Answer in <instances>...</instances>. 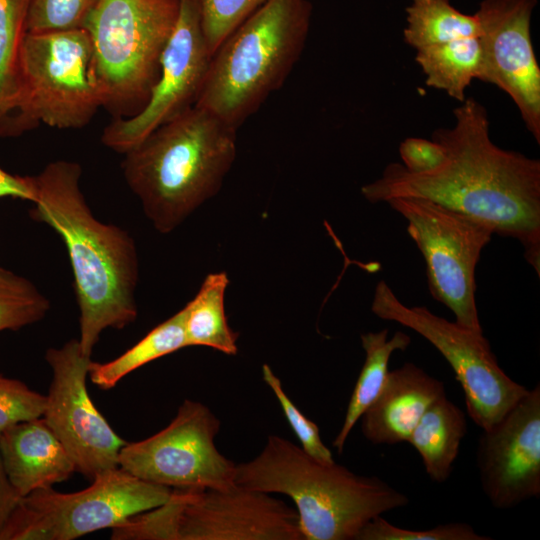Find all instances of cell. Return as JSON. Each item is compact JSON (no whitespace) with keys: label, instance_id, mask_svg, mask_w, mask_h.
I'll use <instances>...</instances> for the list:
<instances>
[{"label":"cell","instance_id":"6da1fadb","mask_svg":"<svg viewBox=\"0 0 540 540\" xmlns=\"http://www.w3.org/2000/svg\"><path fill=\"white\" fill-rule=\"evenodd\" d=\"M453 113L454 124L432 134L443 150L435 168L412 173L390 163L362 195L371 203L424 198L473 217L519 241L540 276V161L494 144L488 112L476 99L466 97Z\"/></svg>","mask_w":540,"mask_h":540},{"label":"cell","instance_id":"7a4b0ae2","mask_svg":"<svg viewBox=\"0 0 540 540\" xmlns=\"http://www.w3.org/2000/svg\"><path fill=\"white\" fill-rule=\"evenodd\" d=\"M80 176V165L66 160L30 176V216L53 228L65 243L80 310L78 340L82 352L91 356L105 329H123L136 319L139 268L133 238L94 217L80 190Z\"/></svg>","mask_w":540,"mask_h":540},{"label":"cell","instance_id":"3957f363","mask_svg":"<svg viewBox=\"0 0 540 540\" xmlns=\"http://www.w3.org/2000/svg\"><path fill=\"white\" fill-rule=\"evenodd\" d=\"M236 131L193 106L124 154V178L157 231H173L220 190L236 157Z\"/></svg>","mask_w":540,"mask_h":540},{"label":"cell","instance_id":"277c9868","mask_svg":"<svg viewBox=\"0 0 540 540\" xmlns=\"http://www.w3.org/2000/svg\"><path fill=\"white\" fill-rule=\"evenodd\" d=\"M235 484L290 497L303 540H356L374 517L409 504V498L376 476L323 463L301 447L270 435L258 456L236 464Z\"/></svg>","mask_w":540,"mask_h":540},{"label":"cell","instance_id":"5b68a950","mask_svg":"<svg viewBox=\"0 0 540 540\" xmlns=\"http://www.w3.org/2000/svg\"><path fill=\"white\" fill-rule=\"evenodd\" d=\"M311 16L309 0H267L213 54L194 106L238 129L286 81Z\"/></svg>","mask_w":540,"mask_h":540},{"label":"cell","instance_id":"8992f818","mask_svg":"<svg viewBox=\"0 0 540 540\" xmlns=\"http://www.w3.org/2000/svg\"><path fill=\"white\" fill-rule=\"evenodd\" d=\"M179 13V0H98L84 29L101 105L129 118L147 103Z\"/></svg>","mask_w":540,"mask_h":540},{"label":"cell","instance_id":"52a82bcc","mask_svg":"<svg viewBox=\"0 0 540 540\" xmlns=\"http://www.w3.org/2000/svg\"><path fill=\"white\" fill-rule=\"evenodd\" d=\"M100 107L88 32H26L15 96L0 119V134H19L39 123L59 129L82 128Z\"/></svg>","mask_w":540,"mask_h":540},{"label":"cell","instance_id":"ba28073f","mask_svg":"<svg viewBox=\"0 0 540 540\" xmlns=\"http://www.w3.org/2000/svg\"><path fill=\"white\" fill-rule=\"evenodd\" d=\"M112 540H303L296 509L269 493L171 489L161 505L111 529Z\"/></svg>","mask_w":540,"mask_h":540},{"label":"cell","instance_id":"9c48e42d","mask_svg":"<svg viewBox=\"0 0 540 540\" xmlns=\"http://www.w3.org/2000/svg\"><path fill=\"white\" fill-rule=\"evenodd\" d=\"M171 488L141 480L119 466L96 475L89 487L63 493L52 487L21 497L0 540H73L112 529L163 504Z\"/></svg>","mask_w":540,"mask_h":540},{"label":"cell","instance_id":"30bf717a","mask_svg":"<svg viewBox=\"0 0 540 540\" xmlns=\"http://www.w3.org/2000/svg\"><path fill=\"white\" fill-rule=\"evenodd\" d=\"M371 311L429 341L446 359L462 387L467 413L482 430L495 425L527 393L499 366L483 332L460 326L425 306H407L386 281L375 287Z\"/></svg>","mask_w":540,"mask_h":540},{"label":"cell","instance_id":"8fae6325","mask_svg":"<svg viewBox=\"0 0 540 540\" xmlns=\"http://www.w3.org/2000/svg\"><path fill=\"white\" fill-rule=\"evenodd\" d=\"M422 253L431 296L462 327L483 332L476 306L475 270L493 231L481 221L424 198L390 199Z\"/></svg>","mask_w":540,"mask_h":540},{"label":"cell","instance_id":"7c38bea8","mask_svg":"<svg viewBox=\"0 0 540 540\" xmlns=\"http://www.w3.org/2000/svg\"><path fill=\"white\" fill-rule=\"evenodd\" d=\"M219 419L204 404L186 399L167 427L120 450L118 466L171 489H225L235 485L236 464L215 444Z\"/></svg>","mask_w":540,"mask_h":540},{"label":"cell","instance_id":"4fadbf2b","mask_svg":"<svg viewBox=\"0 0 540 540\" xmlns=\"http://www.w3.org/2000/svg\"><path fill=\"white\" fill-rule=\"evenodd\" d=\"M199 0H179V13L160 59V74L146 105L129 118H114L102 143L125 154L159 126L193 107L212 59Z\"/></svg>","mask_w":540,"mask_h":540},{"label":"cell","instance_id":"5bb4252c","mask_svg":"<svg viewBox=\"0 0 540 540\" xmlns=\"http://www.w3.org/2000/svg\"><path fill=\"white\" fill-rule=\"evenodd\" d=\"M45 359L52 371L42 417L69 454L76 472L93 479L118 467L121 448L127 443L93 404L86 379L91 356L79 340L49 348Z\"/></svg>","mask_w":540,"mask_h":540},{"label":"cell","instance_id":"9a60e30c","mask_svg":"<svg viewBox=\"0 0 540 540\" xmlns=\"http://www.w3.org/2000/svg\"><path fill=\"white\" fill-rule=\"evenodd\" d=\"M536 0H482L474 13L481 33V81L497 86L516 105L540 143V68L531 39Z\"/></svg>","mask_w":540,"mask_h":540},{"label":"cell","instance_id":"2e32d148","mask_svg":"<svg viewBox=\"0 0 540 540\" xmlns=\"http://www.w3.org/2000/svg\"><path fill=\"white\" fill-rule=\"evenodd\" d=\"M482 489L498 509L540 495V385L487 430L477 447Z\"/></svg>","mask_w":540,"mask_h":540},{"label":"cell","instance_id":"e0dca14e","mask_svg":"<svg viewBox=\"0 0 540 540\" xmlns=\"http://www.w3.org/2000/svg\"><path fill=\"white\" fill-rule=\"evenodd\" d=\"M444 394L442 381L411 362L389 371L360 418L364 437L374 444L407 442L426 409Z\"/></svg>","mask_w":540,"mask_h":540},{"label":"cell","instance_id":"ac0fdd59","mask_svg":"<svg viewBox=\"0 0 540 540\" xmlns=\"http://www.w3.org/2000/svg\"><path fill=\"white\" fill-rule=\"evenodd\" d=\"M0 458L21 497L68 480L75 466L44 418L17 422L0 433Z\"/></svg>","mask_w":540,"mask_h":540},{"label":"cell","instance_id":"d6986e66","mask_svg":"<svg viewBox=\"0 0 540 540\" xmlns=\"http://www.w3.org/2000/svg\"><path fill=\"white\" fill-rule=\"evenodd\" d=\"M466 433L465 413L444 394L426 409L407 442L421 456L430 479L443 483L451 475Z\"/></svg>","mask_w":540,"mask_h":540},{"label":"cell","instance_id":"ffe728a7","mask_svg":"<svg viewBox=\"0 0 540 540\" xmlns=\"http://www.w3.org/2000/svg\"><path fill=\"white\" fill-rule=\"evenodd\" d=\"M365 361L351 394L342 427L333 441V447L342 453L345 442L365 410L380 393L387 374L391 355L405 351L411 343L409 335L402 331L388 339V329L361 335Z\"/></svg>","mask_w":540,"mask_h":540},{"label":"cell","instance_id":"44dd1931","mask_svg":"<svg viewBox=\"0 0 540 540\" xmlns=\"http://www.w3.org/2000/svg\"><path fill=\"white\" fill-rule=\"evenodd\" d=\"M415 61L426 85L444 91L460 103L472 81L481 79L482 51L479 38H465L416 50Z\"/></svg>","mask_w":540,"mask_h":540},{"label":"cell","instance_id":"7402d4cb","mask_svg":"<svg viewBox=\"0 0 540 540\" xmlns=\"http://www.w3.org/2000/svg\"><path fill=\"white\" fill-rule=\"evenodd\" d=\"M228 283L225 272L209 274L196 296L183 308L188 346H206L227 355L237 353L239 335L230 328L224 307Z\"/></svg>","mask_w":540,"mask_h":540},{"label":"cell","instance_id":"603a6c76","mask_svg":"<svg viewBox=\"0 0 540 540\" xmlns=\"http://www.w3.org/2000/svg\"><path fill=\"white\" fill-rule=\"evenodd\" d=\"M184 319V309H181L117 358L105 363L91 361L90 380L97 387L109 390L136 369L187 347Z\"/></svg>","mask_w":540,"mask_h":540},{"label":"cell","instance_id":"cb8c5ba5","mask_svg":"<svg viewBox=\"0 0 540 540\" xmlns=\"http://www.w3.org/2000/svg\"><path fill=\"white\" fill-rule=\"evenodd\" d=\"M481 29L476 16L456 9L450 0H411L406 8L403 37L419 50L465 38H477Z\"/></svg>","mask_w":540,"mask_h":540},{"label":"cell","instance_id":"d4e9b609","mask_svg":"<svg viewBox=\"0 0 540 540\" xmlns=\"http://www.w3.org/2000/svg\"><path fill=\"white\" fill-rule=\"evenodd\" d=\"M29 3L30 0H0V119L15 96Z\"/></svg>","mask_w":540,"mask_h":540},{"label":"cell","instance_id":"484cf974","mask_svg":"<svg viewBox=\"0 0 540 540\" xmlns=\"http://www.w3.org/2000/svg\"><path fill=\"white\" fill-rule=\"evenodd\" d=\"M48 299L28 279L0 268V331L18 330L43 319Z\"/></svg>","mask_w":540,"mask_h":540},{"label":"cell","instance_id":"4316f807","mask_svg":"<svg viewBox=\"0 0 540 540\" xmlns=\"http://www.w3.org/2000/svg\"><path fill=\"white\" fill-rule=\"evenodd\" d=\"M98 0H30L26 29L45 33L84 29Z\"/></svg>","mask_w":540,"mask_h":540},{"label":"cell","instance_id":"83f0119b","mask_svg":"<svg viewBox=\"0 0 540 540\" xmlns=\"http://www.w3.org/2000/svg\"><path fill=\"white\" fill-rule=\"evenodd\" d=\"M267 0H199L203 33L212 55Z\"/></svg>","mask_w":540,"mask_h":540},{"label":"cell","instance_id":"f1b7e54d","mask_svg":"<svg viewBox=\"0 0 540 540\" xmlns=\"http://www.w3.org/2000/svg\"><path fill=\"white\" fill-rule=\"evenodd\" d=\"M462 522H453L427 530H410L389 523L382 515L371 519L359 532L356 540H490Z\"/></svg>","mask_w":540,"mask_h":540},{"label":"cell","instance_id":"f546056e","mask_svg":"<svg viewBox=\"0 0 540 540\" xmlns=\"http://www.w3.org/2000/svg\"><path fill=\"white\" fill-rule=\"evenodd\" d=\"M262 378L271 388L293 432L301 443V448L312 458L323 463H333L332 452L323 443L319 427L308 419L286 394L280 379L267 364L262 366Z\"/></svg>","mask_w":540,"mask_h":540},{"label":"cell","instance_id":"4dcf8cb0","mask_svg":"<svg viewBox=\"0 0 540 540\" xmlns=\"http://www.w3.org/2000/svg\"><path fill=\"white\" fill-rule=\"evenodd\" d=\"M45 400L24 382L0 375V433L17 422L41 417Z\"/></svg>","mask_w":540,"mask_h":540},{"label":"cell","instance_id":"1f68e13d","mask_svg":"<svg viewBox=\"0 0 540 540\" xmlns=\"http://www.w3.org/2000/svg\"><path fill=\"white\" fill-rule=\"evenodd\" d=\"M403 167L412 173L432 170L443 159V150L434 139L408 137L399 146Z\"/></svg>","mask_w":540,"mask_h":540},{"label":"cell","instance_id":"d6a6232c","mask_svg":"<svg viewBox=\"0 0 540 540\" xmlns=\"http://www.w3.org/2000/svg\"><path fill=\"white\" fill-rule=\"evenodd\" d=\"M14 197L33 201L34 190L30 176H14L0 168V198Z\"/></svg>","mask_w":540,"mask_h":540},{"label":"cell","instance_id":"836d02e7","mask_svg":"<svg viewBox=\"0 0 540 540\" xmlns=\"http://www.w3.org/2000/svg\"><path fill=\"white\" fill-rule=\"evenodd\" d=\"M21 496L9 481L0 458V536Z\"/></svg>","mask_w":540,"mask_h":540}]
</instances>
